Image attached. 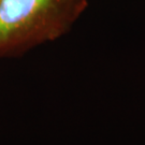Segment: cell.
Returning <instances> with one entry per match:
<instances>
[{"instance_id": "obj_1", "label": "cell", "mask_w": 145, "mask_h": 145, "mask_svg": "<svg viewBox=\"0 0 145 145\" xmlns=\"http://www.w3.org/2000/svg\"><path fill=\"white\" fill-rule=\"evenodd\" d=\"M88 0H0V57L16 56L63 36Z\"/></svg>"}]
</instances>
